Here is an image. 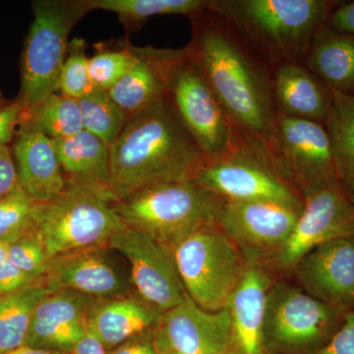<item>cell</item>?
<instances>
[{"mask_svg": "<svg viewBox=\"0 0 354 354\" xmlns=\"http://www.w3.org/2000/svg\"><path fill=\"white\" fill-rule=\"evenodd\" d=\"M190 19L193 36L186 48L191 57L237 132L264 147L271 156L278 120L272 67L211 7Z\"/></svg>", "mask_w": 354, "mask_h": 354, "instance_id": "obj_1", "label": "cell"}, {"mask_svg": "<svg viewBox=\"0 0 354 354\" xmlns=\"http://www.w3.org/2000/svg\"><path fill=\"white\" fill-rule=\"evenodd\" d=\"M204 158L165 97L129 118L111 147L115 201L152 184L193 178Z\"/></svg>", "mask_w": 354, "mask_h": 354, "instance_id": "obj_2", "label": "cell"}, {"mask_svg": "<svg viewBox=\"0 0 354 354\" xmlns=\"http://www.w3.org/2000/svg\"><path fill=\"white\" fill-rule=\"evenodd\" d=\"M339 1L212 0L220 15L270 66L301 62L312 39Z\"/></svg>", "mask_w": 354, "mask_h": 354, "instance_id": "obj_3", "label": "cell"}, {"mask_svg": "<svg viewBox=\"0 0 354 354\" xmlns=\"http://www.w3.org/2000/svg\"><path fill=\"white\" fill-rule=\"evenodd\" d=\"M221 202L194 178H184L146 186L113 208L127 227L174 251L198 230L216 225Z\"/></svg>", "mask_w": 354, "mask_h": 354, "instance_id": "obj_4", "label": "cell"}, {"mask_svg": "<svg viewBox=\"0 0 354 354\" xmlns=\"http://www.w3.org/2000/svg\"><path fill=\"white\" fill-rule=\"evenodd\" d=\"M31 27L21 59V88L18 99L24 111L55 94L74 26L92 10L88 1L37 0L32 3Z\"/></svg>", "mask_w": 354, "mask_h": 354, "instance_id": "obj_5", "label": "cell"}, {"mask_svg": "<svg viewBox=\"0 0 354 354\" xmlns=\"http://www.w3.org/2000/svg\"><path fill=\"white\" fill-rule=\"evenodd\" d=\"M127 227L113 203L67 181L66 189L57 199L37 203L32 230L51 259L80 249L109 246L113 235Z\"/></svg>", "mask_w": 354, "mask_h": 354, "instance_id": "obj_6", "label": "cell"}, {"mask_svg": "<svg viewBox=\"0 0 354 354\" xmlns=\"http://www.w3.org/2000/svg\"><path fill=\"white\" fill-rule=\"evenodd\" d=\"M346 315L297 285L272 283L266 302V353L317 354L339 329Z\"/></svg>", "mask_w": 354, "mask_h": 354, "instance_id": "obj_7", "label": "cell"}, {"mask_svg": "<svg viewBox=\"0 0 354 354\" xmlns=\"http://www.w3.org/2000/svg\"><path fill=\"white\" fill-rule=\"evenodd\" d=\"M193 178L223 201L304 204V197L279 174L268 151L239 133L227 152L204 158Z\"/></svg>", "mask_w": 354, "mask_h": 354, "instance_id": "obj_8", "label": "cell"}, {"mask_svg": "<svg viewBox=\"0 0 354 354\" xmlns=\"http://www.w3.org/2000/svg\"><path fill=\"white\" fill-rule=\"evenodd\" d=\"M187 297L207 311L225 308L243 276L246 258L216 225L202 228L174 249Z\"/></svg>", "mask_w": 354, "mask_h": 354, "instance_id": "obj_9", "label": "cell"}, {"mask_svg": "<svg viewBox=\"0 0 354 354\" xmlns=\"http://www.w3.org/2000/svg\"><path fill=\"white\" fill-rule=\"evenodd\" d=\"M167 100L205 158L234 146V123L187 48L172 70Z\"/></svg>", "mask_w": 354, "mask_h": 354, "instance_id": "obj_10", "label": "cell"}, {"mask_svg": "<svg viewBox=\"0 0 354 354\" xmlns=\"http://www.w3.org/2000/svg\"><path fill=\"white\" fill-rule=\"evenodd\" d=\"M271 158L286 180L307 196L339 185L325 125L278 113Z\"/></svg>", "mask_w": 354, "mask_h": 354, "instance_id": "obj_11", "label": "cell"}, {"mask_svg": "<svg viewBox=\"0 0 354 354\" xmlns=\"http://www.w3.org/2000/svg\"><path fill=\"white\" fill-rule=\"evenodd\" d=\"M304 206L271 200L223 201L216 225L243 254L258 261L274 255L288 241Z\"/></svg>", "mask_w": 354, "mask_h": 354, "instance_id": "obj_12", "label": "cell"}, {"mask_svg": "<svg viewBox=\"0 0 354 354\" xmlns=\"http://www.w3.org/2000/svg\"><path fill=\"white\" fill-rule=\"evenodd\" d=\"M109 247L129 261L138 297L158 313L174 308L187 297L174 252L167 247L129 227L114 234Z\"/></svg>", "mask_w": 354, "mask_h": 354, "instance_id": "obj_13", "label": "cell"}, {"mask_svg": "<svg viewBox=\"0 0 354 354\" xmlns=\"http://www.w3.org/2000/svg\"><path fill=\"white\" fill-rule=\"evenodd\" d=\"M354 234V205L341 186L314 191L304 197V209L288 241L270 257L271 264L291 270L317 246Z\"/></svg>", "mask_w": 354, "mask_h": 354, "instance_id": "obj_14", "label": "cell"}, {"mask_svg": "<svg viewBox=\"0 0 354 354\" xmlns=\"http://www.w3.org/2000/svg\"><path fill=\"white\" fill-rule=\"evenodd\" d=\"M157 351L174 354H227L230 318L227 308L207 311L189 297L165 312L152 332Z\"/></svg>", "mask_w": 354, "mask_h": 354, "instance_id": "obj_15", "label": "cell"}, {"mask_svg": "<svg viewBox=\"0 0 354 354\" xmlns=\"http://www.w3.org/2000/svg\"><path fill=\"white\" fill-rule=\"evenodd\" d=\"M292 271L311 297L344 314L354 312V234L317 246Z\"/></svg>", "mask_w": 354, "mask_h": 354, "instance_id": "obj_16", "label": "cell"}, {"mask_svg": "<svg viewBox=\"0 0 354 354\" xmlns=\"http://www.w3.org/2000/svg\"><path fill=\"white\" fill-rule=\"evenodd\" d=\"M109 246L90 247L50 259L44 285L50 291L73 290L88 297L129 295V285L108 256Z\"/></svg>", "mask_w": 354, "mask_h": 354, "instance_id": "obj_17", "label": "cell"}, {"mask_svg": "<svg viewBox=\"0 0 354 354\" xmlns=\"http://www.w3.org/2000/svg\"><path fill=\"white\" fill-rule=\"evenodd\" d=\"M95 299L73 290L51 291L35 310L24 346L72 353L88 332Z\"/></svg>", "mask_w": 354, "mask_h": 354, "instance_id": "obj_18", "label": "cell"}, {"mask_svg": "<svg viewBox=\"0 0 354 354\" xmlns=\"http://www.w3.org/2000/svg\"><path fill=\"white\" fill-rule=\"evenodd\" d=\"M137 59L122 78L108 91L109 97L128 120L157 106L167 97L172 70L184 53L183 50L133 48Z\"/></svg>", "mask_w": 354, "mask_h": 354, "instance_id": "obj_19", "label": "cell"}, {"mask_svg": "<svg viewBox=\"0 0 354 354\" xmlns=\"http://www.w3.org/2000/svg\"><path fill=\"white\" fill-rule=\"evenodd\" d=\"M272 285L269 272L260 262L247 260L243 276L225 307L230 318L227 354H267L263 332L266 302Z\"/></svg>", "mask_w": 354, "mask_h": 354, "instance_id": "obj_20", "label": "cell"}, {"mask_svg": "<svg viewBox=\"0 0 354 354\" xmlns=\"http://www.w3.org/2000/svg\"><path fill=\"white\" fill-rule=\"evenodd\" d=\"M11 150L18 184L28 196L46 203L64 192L67 180L53 140L38 130L20 125Z\"/></svg>", "mask_w": 354, "mask_h": 354, "instance_id": "obj_21", "label": "cell"}, {"mask_svg": "<svg viewBox=\"0 0 354 354\" xmlns=\"http://www.w3.org/2000/svg\"><path fill=\"white\" fill-rule=\"evenodd\" d=\"M272 69L278 113L324 124L332 106V90L299 60L281 62Z\"/></svg>", "mask_w": 354, "mask_h": 354, "instance_id": "obj_22", "label": "cell"}, {"mask_svg": "<svg viewBox=\"0 0 354 354\" xmlns=\"http://www.w3.org/2000/svg\"><path fill=\"white\" fill-rule=\"evenodd\" d=\"M160 315L140 297L100 298L88 314V330L109 351L152 332Z\"/></svg>", "mask_w": 354, "mask_h": 354, "instance_id": "obj_23", "label": "cell"}, {"mask_svg": "<svg viewBox=\"0 0 354 354\" xmlns=\"http://www.w3.org/2000/svg\"><path fill=\"white\" fill-rule=\"evenodd\" d=\"M55 142L58 158L68 183L115 203L111 180V147L86 130Z\"/></svg>", "mask_w": 354, "mask_h": 354, "instance_id": "obj_24", "label": "cell"}, {"mask_svg": "<svg viewBox=\"0 0 354 354\" xmlns=\"http://www.w3.org/2000/svg\"><path fill=\"white\" fill-rule=\"evenodd\" d=\"M301 62L330 90L354 95V35L322 26Z\"/></svg>", "mask_w": 354, "mask_h": 354, "instance_id": "obj_25", "label": "cell"}, {"mask_svg": "<svg viewBox=\"0 0 354 354\" xmlns=\"http://www.w3.org/2000/svg\"><path fill=\"white\" fill-rule=\"evenodd\" d=\"M333 93L325 125L329 136L335 176L339 185L354 194V95Z\"/></svg>", "mask_w": 354, "mask_h": 354, "instance_id": "obj_26", "label": "cell"}, {"mask_svg": "<svg viewBox=\"0 0 354 354\" xmlns=\"http://www.w3.org/2000/svg\"><path fill=\"white\" fill-rule=\"evenodd\" d=\"M50 292L39 283L0 297V354L24 346L35 310Z\"/></svg>", "mask_w": 354, "mask_h": 354, "instance_id": "obj_27", "label": "cell"}, {"mask_svg": "<svg viewBox=\"0 0 354 354\" xmlns=\"http://www.w3.org/2000/svg\"><path fill=\"white\" fill-rule=\"evenodd\" d=\"M20 125L38 130L53 141L69 138L83 130L78 101L57 93L24 111Z\"/></svg>", "mask_w": 354, "mask_h": 354, "instance_id": "obj_28", "label": "cell"}, {"mask_svg": "<svg viewBox=\"0 0 354 354\" xmlns=\"http://www.w3.org/2000/svg\"><path fill=\"white\" fill-rule=\"evenodd\" d=\"M212 0H88L91 8L115 13L127 24H141L153 16L197 15L208 10Z\"/></svg>", "mask_w": 354, "mask_h": 354, "instance_id": "obj_29", "label": "cell"}, {"mask_svg": "<svg viewBox=\"0 0 354 354\" xmlns=\"http://www.w3.org/2000/svg\"><path fill=\"white\" fill-rule=\"evenodd\" d=\"M82 115L83 129L102 140L109 147L122 132L128 118L109 97L108 91L95 88L78 100Z\"/></svg>", "mask_w": 354, "mask_h": 354, "instance_id": "obj_30", "label": "cell"}, {"mask_svg": "<svg viewBox=\"0 0 354 354\" xmlns=\"http://www.w3.org/2000/svg\"><path fill=\"white\" fill-rule=\"evenodd\" d=\"M37 203L20 186L0 199V241L12 242L32 232Z\"/></svg>", "mask_w": 354, "mask_h": 354, "instance_id": "obj_31", "label": "cell"}, {"mask_svg": "<svg viewBox=\"0 0 354 354\" xmlns=\"http://www.w3.org/2000/svg\"><path fill=\"white\" fill-rule=\"evenodd\" d=\"M67 53L60 72L58 91L65 97L78 101L95 90L91 80L85 41L80 38L72 39Z\"/></svg>", "mask_w": 354, "mask_h": 354, "instance_id": "obj_32", "label": "cell"}, {"mask_svg": "<svg viewBox=\"0 0 354 354\" xmlns=\"http://www.w3.org/2000/svg\"><path fill=\"white\" fill-rule=\"evenodd\" d=\"M133 48L100 51L88 58L91 80L95 88L109 91L127 73L136 62Z\"/></svg>", "mask_w": 354, "mask_h": 354, "instance_id": "obj_33", "label": "cell"}, {"mask_svg": "<svg viewBox=\"0 0 354 354\" xmlns=\"http://www.w3.org/2000/svg\"><path fill=\"white\" fill-rule=\"evenodd\" d=\"M8 259L35 281L44 283L50 257L34 230L9 242Z\"/></svg>", "mask_w": 354, "mask_h": 354, "instance_id": "obj_34", "label": "cell"}, {"mask_svg": "<svg viewBox=\"0 0 354 354\" xmlns=\"http://www.w3.org/2000/svg\"><path fill=\"white\" fill-rule=\"evenodd\" d=\"M24 106L19 99L13 100L0 109V150L10 145L19 128Z\"/></svg>", "mask_w": 354, "mask_h": 354, "instance_id": "obj_35", "label": "cell"}, {"mask_svg": "<svg viewBox=\"0 0 354 354\" xmlns=\"http://www.w3.org/2000/svg\"><path fill=\"white\" fill-rule=\"evenodd\" d=\"M317 354H354V312L346 314L339 329Z\"/></svg>", "mask_w": 354, "mask_h": 354, "instance_id": "obj_36", "label": "cell"}, {"mask_svg": "<svg viewBox=\"0 0 354 354\" xmlns=\"http://www.w3.org/2000/svg\"><path fill=\"white\" fill-rule=\"evenodd\" d=\"M39 283L43 281H35L9 259L0 264V297Z\"/></svg>", "mask_w": 354, "mask_h": 354, "instance_id": "obj_37", "label": "cell"}, {"mask_svg": "<svg viewBox=\"0 0 354 354\" xmlns=\"http://www.w3.org/2000/svg\"><path fill=\"white\" fill-rule=\"evenodd\" d=\"M19 187L11 147L0 150V199Z\"/></svg>", "mask_w": 354, "mask_h": 354, "instance_id": "obj_38", "label": "cell"}, {"mask_svg": "<svg viewBox=\"0 0 354 354\" xmlns=\"http://www.w3.org/2000/svg\"><path fill=\"white\" fill-rule=\"evenodd\" d=\"M326 25L337 31L354 35V1H339L330 12Z\"/></svg>", "mask_w": 354, "mask_h": 354, "instance_id": "obj_39", "label": "cell"}, {"mask_svg": "<svg viewBox=\"0 0 354 354\" xmlns=\"http://www.w3.org/2000/svg\"><path fill=\"white\" fill-rule=\"evenodd\" d=\"M152 332L134 337L118 348L111 349L106 354H158L153 346Z\"/></svg>", "mask_w": 354, "mask_h": 354, "instance_id": "obj_40", "label": "cell"}, {"mask_svg": "<svg viewBox=\"0 0 354 354\" xmlns=\"http://www.w3.org/2000/svg\"><path fill=\"white\" fill-rule=\"evenodd\" d=\"M106 353L108 351L102 346V342L88 330L72 351V354H106Z\"/></svg>", "mask_w": 354, "mask_h": 354, "instance_id": "obj_41", "label": "cell"}, {"mask_svg": "<svg viewBox=\"0 0 354 354\" xmlns=\"http://www.w3.org/2000/svg\"><path fill=\"white\" fill-rule=\"evenodd\" d=\"M4 354H72L60 353V351H50V349L35 348L30 346H22L20 348L9 351Z\"/></svg>", "mask_w": 354, "mask_h": 354, "instance_id": "obj_42", "label": "cell"}, {"mask_svg": "<svg viewBox=\"0 0 354 354\" xmlns=\"http://www.w3.org/2000/svg\"><path fill=\"white\" fill-rule=\"evenodd\" d=\"M9 242L0 241V264L8 259Z\"/></svg>", "mask_w": 354, "mask_h": 354, "instance_id": "obj_43", "label": "cell"}, {"mask_svg": "<svg viewBox=\"0 0 354 354\" xmlns=\"http://www.w3.org/2000/svg\"><path fill=\"white\" fill-rule=\"evenodd\" d=\"M11 101L6 100V97L2 95L1 92H0V109H3L4 106H6Z\"/></svg>", "mask_w": 354, "mask_h": 354, "instance_id": "obj_44", "label": "cell"}, {"mask_svg": "<svg viewBox=\"0 0 354 354\" xmlns=\"http://www.w3.org/2000/svg\"><path fill=\"white\" fill-rule=\"evenodd\" d=\"M158 354H174L171 353H169V351H157Z\"/></svg>", "mask_w": 354, "mask_h": 354, "instance_id": "obj_45", "label": "cell"}, {"mask_svg": "<svg viewBox=\"0 0 354 354\" xmlns=\"http://www.w3.org/2000/svg\"><path fill=\"white\" fill-rule=\"evenodd\" d=\"M349 197H351V201H353V205H354V194L351 195V196H349Z\"/></svg>", "mask_w": 354, "mask_h": 354, "instance_id": "obj_46", "label": "cell"}]
</instances>
